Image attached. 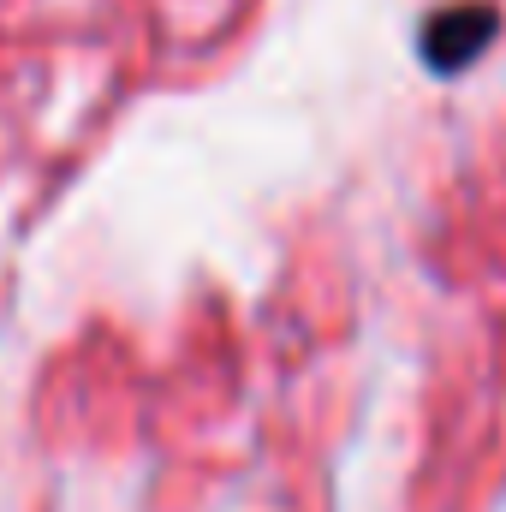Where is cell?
Masks as SVG:
<instances>
[{
  "instance_id": "1",
  "label": "cell",
  "mask_w": 506,
  "mask_h": 512,
  "mask_svg": "<svg viewBox=\"0 0 506 512\" xmlns=\"http://www.w3.org/2000/svg\"><path fill=\"white\" fill-rule=\"evenodd\" d=\"M495 30H501V12L489 6V0H459V6H441L429 24H423V36H417V54H423V66H435V72H465L489 42H495Z\"/></svg>"
}]
</instances>
